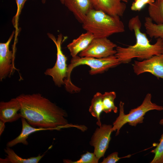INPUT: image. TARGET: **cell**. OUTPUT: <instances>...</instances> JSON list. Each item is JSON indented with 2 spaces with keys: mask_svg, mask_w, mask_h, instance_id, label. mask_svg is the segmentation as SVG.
I'll return each instance as SVG.
<instances>
[{
  "mask_svg": "<svg viewBox=\"0 0 163 163\" xmlns=\"http://www.w3.org/2000/svg\"><path fill=\"white\" fill-rule=\"evenodd\" d=\"M17 98L21 105V117L33 127L58 130L72 127L83 129L69 124L66 112L40 93L22 94Z\"/></svg>",
  "mask_w": 163,
  "mask_h": 163,
  "instance_id": "6da1fadb",
  "label": "cell"
},
{
  "mask_svg": "<svg viewBox=\"0 0 163 163\" xmlns=\"http://www.w3.org/2000/svg\"><path fill=\"white\" fill-rule=\"evenodd\" d=\"M141 25L138 15L129 20L128 27L130 31H134L136 41L135 44L126 47L119 46L116 47V53L115 55L121 63H128L135 58L142 61L163 54V39L157 38L155 44H150L146 34L141 31Z\"/></svg>",
  "mask_w": 163,
  "mask_h": 163,
  "instance_id": "7a4b0ae2",
  "label": "cell"
},
{
  "mask_svg": "<svg viewBox=\"0 0 163 163\" xmlns=\"http://www.w3.org/2000/svg\"><path fill=\"white\" fill-rule=\"evenodd\" d=\"M82 24L83 29L91 33L95 38H107L125 31L124 23L120 17L94 8L88 12Z\"/></svg>",
  "mask_w": 163,
  "mask_h": 163,
  "instance_id": "3957f363",
  "label": "cell"
},
{
  "mask_svg": "<svg viewBox=\"0 0 163 163\" xmlns=\"http://www.w3.org/2000/svg\"><path fill=\"white\" fill-rule=\"evenodd\" d=\"M121 64L119 59L115 55L101 58L82 57L78 56L72 57L70 63L68 66L67 76L64 80L66 90L72 91L76 88L71 81L70 75L73 69L77 66L81 65L88 66L90 68L89 74L94 75L103 73Z\"/></svg>",
  "mask_w": 163,
  "mask_h": 163,
  "instance_id": "277c9868",
  "label": "cell"
},
{
  "mask_svg": "<svg viewBox=\"0 0 163 163\" xmlns=\"http://www.w3.org/2000/svg\"><path fill=\"white\" fill-rule=\"evenodd\" d=\"M152 95L148 93L141 104L137 108L132 109L129 113H124V103L120 101L119 104V114L113 123L112 132L116 131V136L118 135L120 130L125 124L135 126L139 123H143L144 116L148 111L153 110L161 111L163 107L158 105L151 101Z\"/></svg>",
  "mask_w": 163,
  "mask_h": 163,
  "instance_id": "5b68a950",
  "label": "cell"
},
{
  "mask_svg": "<svg viewBox=\"0 0 163 163\" xmlns=\"http://www.w3.org/2000/svg\"><path fill=\"white\" fill-rule=\"evenodd\" d=\"M47 35L54 43L57 49V58L54 66L47 69L44 72L46 75L52 78L55 85L59 87L64 85V80L67 76L68 66L66 64L67 58L63 53L61 45L66 38L63 39L62 35L59 34L56 38L53 34L48 33Z\"/></svg>",
  "mask_w": 163,
  "mask_h": 163,
  "instance_id": "8992f818",
  "label": "cell"
},
{
  "mask_svg": "<svg viewBox=\"0 0 163 163\" xmlns=\"http://www.w3.org/2000/svg\"><path fill=\"white\" fill-rule=\"evenodd\" d=\"M116 44L107 38H94L87 48L79 53L80 57L101 58L114 55Z\"/></svg>",
  "mask_w": 163,
  "mask_h": 163,
  "instance_id": "52a82bcc",
  "label": "cell"
},
{
  "mask_svg": "<svg viewBox=\"0 0 163 163\" xmlns=\"http://www.w3.org/2000/svg\"><path fill=\"white\" fill-rule=\"evenodd\" d=\"M112 127L111 125H102L96 128L91 138L90 145L94 147V152L99 159L104 156L108 147Z\"/></svg>",
  "mask_w": 163,
  "mask_h": 163,
  "instance_id": "ba28073f",
  "label": "cell"
},
{
  "mask_svg": "<svg viewBox=\"0 0 163 163\" xmlns=\"http://www.w3.org/2000/svg\"><path fill=\"white\" fill-rule=\"evenodd\" d=\"M133 69L137 75L149 72L163 79V54L142 61H134Z\"/></svg>",
  "mask_w": 163,
  "mask_h": 163,
  "instance_id": "9c48e42d",
  "label": "cell"
},
{
  "mask_svg": "<svg viewBox=\"0 0 163 163\" xmlns=\"http://www.w3.org/2000/svg\"><path fill=\"white\" fill-rule=\"evenodd\" d=\"M94 8L113 16H122L128 0H91Z\"/></svg>",
  "mask_w": 163,
  "mask_h": 163,
  "instance_id": "30bf717a",
  "label": "cell"
},
{
  "mask_svg": "<svg viewBox=\"0 0 163 163\" xmlns=\"http://www.w3.org/2000/svg\"><path fill=\"white\" fill-rule=\"evenodd\" d=\"M14 31L12 32L7 42L0 43V80L5 79L13 70L11 64L13 54L10 50L9 46L14 35Z\"/></svg>",
  "mask_w": 163,
  "mask_h": 163,
  "instance_id": "8fae6325",
  "label": "cell"
},
{
  "mask_svg": "<svg viewBox=\"0 0 163 163\" xmlns=\"http://www.w3.org/2000/svg\"><path fill=\"white\" fill-rule=\"evenodd\" d=\"M21 105L17 98H13L7 102H0V120L5 123L15 121L21 118L20 113Z\"/></svg>",
  "mask_w": 163,
  "mask_h": 163,
  "instance_id": "7c38bea8",
  "label": "cell"
},
{
  "mask_svg": "<svg viewBox=\"0 0 163 163\" xmlns=\"http://www.w3.org/2000/svg\"><path fill=\"white\" fill-rule=\"evenodd\" d=\"M64 4L82 24L88 12L94 8L91 0H64Z\"/></svg>",
  "mask_w": 163,
  "mask_h": 163,
  "instance_id": "4fadbf2b",
  "label": "cell"
},
{
  "mask_svg": "<svg viewBox=\"0 0 163 163\" xmlns=\"http://www.w3.org/2000/svg\"><path fill=\"white\" fill-rule=\"evenodd\" d=\"M94 38L91 32L86 31L80 35L67 46L72 57L76 56L86 49Z\"/></svg>",
  "mask_w": 163,
  "mask_h": 163,
  "instance_id": "5bb4252c",
  "label": "cell"
},
{
  "mask_svg": "<svg viewBox=\"0 0 163 163\" xmlns=\"http://www.w3.org/2000/svg\"><path fill=\"white\" fill-rule=\"evenodd\" d=\"M21 118L22 124L21 132L18 137L8 142L6 144V147L11 148L19 143L27 145L28 143L27 139L31 133L38 131L50 130L49 129L33 127L27 122L24 118L21 117Z\"/></svg>",
  "mask_w": 163,
  "mask_h": 163,
  "instance_id": "9a60e30c",
  "label": "cell"
},
{
  "mask_svg": "<svg viewBox=\"0 0 163 163\" xmlns=\"http://www.w3.org/2000/svg\"><path fill=\"white\" fill-rule=\"evenodd\" d=\"M4 151L7 155L5 158H0L1 163H38L45 155L39 154L36 157L24 158L18 155L10 147H6Z\"/></svg>",
  "mask_w": 163,
  "mask_h": 163,
  "instance_id": "2e32d148",
  "label": "cell"
},
{
  "mask_svg": "<svg viewBox=\"0 0 163 163\" xmlns=\"http://www.w3.org/2000/svg\"><path fill=\"white\" fill-rule=\"evenodd\" d=\"M148 12L149 17L153 22L163 24V0H155L149 5Z\"/></svg>",
  "mask_w": 163,
  "mask_h": 163,
  "instance_id": "e0dca14e",
  "label": "cell"
},
{
  "mask_svg": "<svg viewBox=\"0 0 163 163\" xmlns=\"http://www.w3.org/2000/svg\"><path fill=\"white\" fill-rule=\"evenodd\" d=\"M102 96L103 94L100 92H97L95 94L91 100L89 109L91 115L97 119L96 124L99 127L102 126L100 115L103 110Z\"/></svg>",
  "mask_w": 163,
  "mask_h": 163,
  "instance_id": "ac0fdd59",
  "label": "cell"
},
{
  "mask_svg": "<svg viewBox=\"0 0 163 163\" xmlns=\"http://www.w3.org/2000/svg\"><path fill=\"white\" fill-rule=\"evenodd\" d=\"M144 26L147 34L150 38L163 39V24H156L147 17L145 18Z\"/></svg>",
  "mask_w": 163,
  "mask_h": 163,
  "instance_id": "d6986e66",
  "label": "cell"
},
{
  "mask_svg": "<svg viewBox=\"0 0 163 163\" xmlns=\"http://www.w3.org/2000/svg\"><path fill=\"white\" fill-rule=\"evenodd\" d=\"M116 93L113 91L106 92L103 94L102 103L103 111L107 113L113 111L114 113L117 112V108L114 105V101L116 98Z\"/></svg>",
  "mask_w": 163,
  "mask_h": 163,
  "instance_id": "ffe728a7",
  "label": "cell"
},
{
  "mask_svg": "<svg viewBox=\"0 0 163 163\" xmlns=\"http://www.w3.org/2000/svg\"><path fill=\"white\" fill-rule=\"evenodd\" d=\"M81 156L80 158L76 161L64 159L63 162L65 163H97L99 159L96 157L94 152L91 153L88 152Z\"/></svg>",
  "mask_w": 163,
  "mask_h": 163,
  "instance_id": "44dd1931",
  "label": "cell"
},
{
  "mask_svg": "<svg viewBox=\"0 0 163 163\" xmlns=\"http://www.w3.org/2000/svg\"><path fill=\"white\" fill-rule=\"evenodd\" d=\"M156 148L151 151L154 154V157L150 163H163V133Z\"/></svg>",
  "mask_w": 163,
  "mask_h": 163,
  "instance_id": "7402d4cb",
  "label": "cell"
},
{
  "mask_svg": "<svg viewBox=\"0 0 163 163\" xmlns=\"http://www.w3.org/2000/svg\"><path fill=\"white\" fill-rule=\"evenodd\" d=\"M155 0H134L131 6L132 11H140L147 4L151 5Z\"/></svg>",
  "mask_w": 163,
  "mask_h": 163,
  "instance_id": "603a6c76",
  "label": "cell"
},
{
  "mask_svg": "<svg viewBox=\"0 0 163 163\" xmlns=\"http://www.w3.org/2000/svg\"><path fill=\"white\" fill-rule=\"evenodd\" d=\"M131 156L129 155L124 157H119L118 156V152H114L109 155L106 158H104L101 163H115L120 159L129 158Z\"/></svg>",
  "mask_w": 163,
  "mask_h": 163,
  "instance_id": "cb8c5ba5",
  "label": "cell"
},
{
  "mask_svg": "<svg viewBox=\"0 0 163 163\" xmlns=\"http://www.w3.org/2000/svg\"><path fill=\"white\" fill-rule=\"evenodd\" d=\"M27 0H15L17 6V11L16 18H18L23 9L24 5Z\"/></svg>",
  "mask_w": 163,
  "mask_h": 163,
  "instance_id": "d4e9b609",
  "label": "cell"
},
{
  "mask_svg": "<svg viewBox=\"0 0 163 163\" xmlns=\"http://www.w3.org/2000/svg\"><path fill=\"white\" fill-rule=\"evenodd\" d=\"M6 123L3 120H0V136H1L4 131Z\"/></svg>",
  "mask_w": 163,
  "mask_h": 163,
  "instance_id": "484cf974",
  "label": "cell"
},
{
  "mask_svg": "<svg viewBox=\"0 0 163 163\" xmlns=\"http://www.w3.org/2000/svg\"><path fill=\"white\" fill-rule=\"evenodd\" d=\"M159 124L161 125H163V118L160 120Z\"/></svg>",
  "mask_w": 163,
  "mask_h": 163,
  "instance_id": "4316f807",
  "label": "cell"
},
{
  "mask_svg": "<svg viewBox=\"0 0 163 163\" xmlns=\"http://www.w3.org/2000/svg\"><path fill=\"white\" fill-rule=\"evenodd\" d=\"M43 4H44L46 2V0H41Z\"/></svg>",
  "mask_w": 163,
  "mask_h": 163,
  "instance_id": "83f0119b",
  "label": "cell"
},
{
  "mask_svg": "<svg viewBox=\"0 0 163 163\" xmlns=\"http://www.w3.org/2000/svg\"><path fill=\"white\" fill-rule=\"evenodd\" d=\"M61 3L62 4H64V0H59Z\"/></svg>",
  "mask_w": 163,
  "mask_h": 163,
  "instance_id": "f1b7e54d",
  "label": "cell"
}]
</instances>
